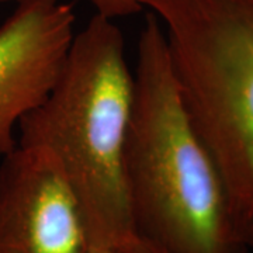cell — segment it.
<instances>
[{
  "instance_id": "1",
  "label": "cell",
  "mask_w": 253,
  "mask_h": 253,
  "mask_svg": "<svg viewBox=\"0 0 253 253\" xmlns=\"http://www.w3.org/2000/svg\"><path fill=\"white\" fill-rule=\"evenodd\" d=\"M132 72L123 166L135 235L168 253H246L217 168L181 99L163 28L151 11Z\"/></svg>"
},
{
  "instance_id": "2",
  "label": "cell",
  "mask_w": 253,
  "mask_h": 253,
  "mask_svg": "<svg viewBox=\"0 0 253 253\" xmlns=\"http://www.w3.org/2000/svg\"><path fill=\"white\" fill-rule=\"evenodd\" d=\"M132 99L124 36L96 13L75 34L52 89L18 124L17 142L45 148L61 165L93 252L135 235L123 166Z\"/></svg>"
},
{
  "instance_id": "3",
  "label": "cell",
  "mask_w": 253,
  "mask_h": 253,
  "mask_svg": "<svg viewBox=\"0 0 253 253\" xmlns=\"http://www.w3.org/2000/svg\"><path fill=\"white\" fill-rule=\"evenodd\" d=\"M159 20L189 117L253 251V0H139Z\"/></svg>"
},
{
  "instance_id": "4",
  "label": "cell",
  "mask_w": 253,
  "mask_h": 253,
  "mask_svg": "<svg viewBox=\"0 0 253 253\" xmlns=\"http://www.w3.org/2000/svg\"><path fill=\"white\" fill-rule=\"evenodd\" d=\"M0 253H93L72 187L40 145L0 158Z\"/></svg>"
},
{
  "instance_id": "5",
  "label": "cell",
  "mask_w": 253,
  "mask_h": 253,
  "mask_svg": "<svg viewBox=\"0 0 253 253\" xmlns=\"http://www.w3.org/2000/svg\"><path fill=\"white\" fill-rule=\"evenodd\" d=\"M65 0H20L0 26V158L17 144L18 124L52 89L75 38Z\"/></svg>"
},
{
  "instance_id": "6",
  "label": "cell",
  "mask_w": 253,
  "mask_h": 253,
  "mask_svg": "<svg viewBox=\"0 0 253 253\" xmlns=\"http://www.w3.org/2000/svg\"><path fill=\"white\" fill-rule=\"evenodd\" d=\"M20 0H0V3H18ZM96 13L104 17L116 20L128 17L144 10L139 0H90Z\"/></svg>"
},
{
  "instance_id": "7",
  "label": "cell",
  "mask_w": 253,
  "mask_h": 253,
  "mask_svg": "<svg viewBox=\"0 0 253 253\" xmlns=\"http://www.w3.org/2000/svg\"><path fill=\"white\" fill-rule=\"evenodd\" d=\"M93 253H168L163 249L155 246L154 244L145 241L139 236L132 235L126 238L124 241H121L120 244L113 245L110 248H106L103 251Z\"/></svg>"
}]
</instances>
